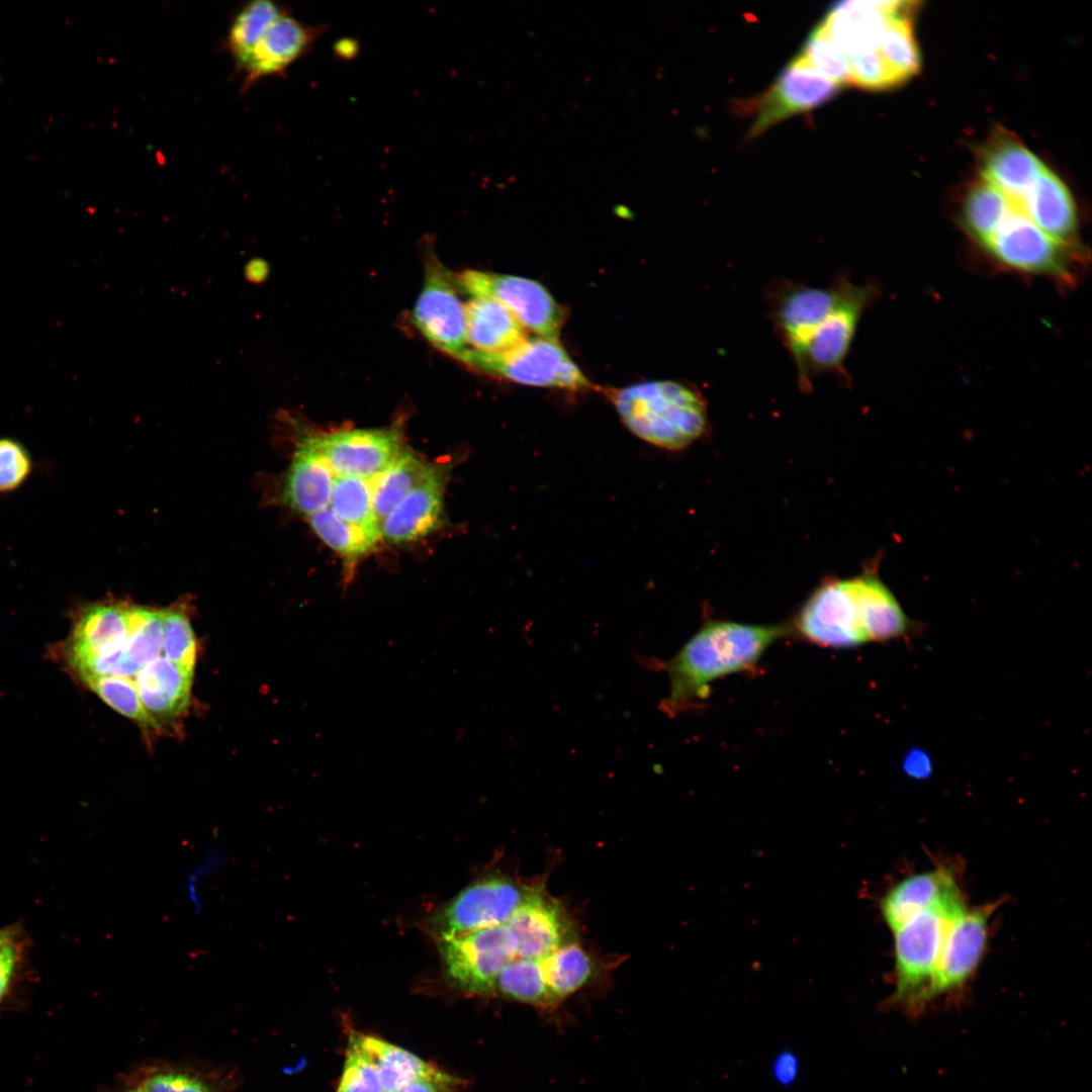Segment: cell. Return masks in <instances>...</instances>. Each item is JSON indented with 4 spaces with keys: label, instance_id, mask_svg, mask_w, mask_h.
I'll list each match as a JSON object with an SVG mask.
<instances>
[{
    "label": "cell",
    "instance_id": "obj_1",
    "mask_svg": "<svg viewBox=\"0 0 1092 1092\" xmlns=\"http://www.w3.org/2000/svg\"><path fill=\"white\" fill-rule=\"evenodd\" d=\"M789 631L787 625L706 622L664 663L669 694L663 702V710L670 713L685 711L705 699L715 680L751 670L768 647Z\"/></svg>",
    "mask_w": 1092,
    "mask_h": 1092
},
{
    "label": "cell",
    "instance_id": "obj_2",
    "mask_svg": "<svg viewBox=\"0 0 1092 1092\" xmlns=\"http://www.w3.org/2000/svg\"><path fill=\"white\" fill-rule=\"evenodd\" d=\"M624 425L654 446L679 450L700 438L708 427L707 401L694 384L654 380L610 392Z\"/></svg>",
    "mask_w": 1092,
    "mask_h": 1092
},
{
    "label": "cell",
    "instance_id": "obj_3",
    "mask_svg": "<svg viewBox=\"0 0 1092 1092\" xmlns=\"http://www.w3.org/2000/svg\"><path fill=\"white\" fill-rule=\"evenodd\" d=\"M833 280L837 286L836 301L794 364L797 382L804 391L813 388V380L820 374L834 375L846 383L850 381L845 360L860 318L880 291L877 283H855L842 271L836 273Z\"/></svg>",
    "mask_w": 1092,
    "mask_h": 1092
},
{
    "label": "cell",
    "instance_id": "obj_4",
    "mask_svg": "<svg viewBox=\"0 0 1092 1092\" xmlns=\"http://www.w3.org/2000/svg\"><path fill=\"white\" fill-rule=\"evenodd\" d=\"M978 248L998 267L1066 286L1076 283L1086 260L1084 249L1050 237L1014 205Z\"/></svg>",
    "mask_w": 1092,
    "mask_h": 1092
},
{
    "label": "cell",
    "instance_id": "obj_5",
    "mask_svg": "<svg viewBox=\"0 0 1092 1092\" xmlns=\"http://www.w3.org/2000/svg\"><path fill=\"white\" fill-rule=\"evenodd\" d=\"M964 910V899L959 895L923 911L894 932L896 988L890 1003L914 1011L922 1008L948 928Z\"/></svg>",
    "mask_w": 1092,
    "mask_h": 1092
},
{
    "label": "cell",
    "instance_id": "obj_6",
    "mask_svg": "<svg viewBox=\"0 0 1092 1092\" xmlns=\"http://www.w3.org/2000/svg\"><path fill=\"white\" fill-rule=\"evenodd\" d=\"M793 629L801 638L825 648H851L870 642L860 576L820 585L800 609Z\"/></svg>",
    "mask_w": 1092,
    "mask_h": 1092
},
{
    "label": "cell",
    "instance_id": "obj_7",
    "mask_svg": "<svg viewBox=\"0 0 1092 1092\" xmlns=\"http://www.w3.org/2000/svg\"><path fill=\"white\" fill-rule=\"evenodd\" d=\"M487 375L517 383L583 390L590 383L557 340L527 339L504 354H485L466 349L457 359Z\"/></svg>",
    "mask_w": 1092,
    "mask_h": 1092
},
{
    "label": "cell",
    "instance_id": "obj_8",
    "mask_svg": "<svg viewBox=\"0 0 1092 1092\" xmlns=\"http://www.w3.org/2000/svg\"><path fill=\"white\" fill-rule=\"evenodd\" d=\"M446 977L462 991L491 994L499 973L518 960L517 939L508 922L438 938Z\"/></svg>",
    "mask_w": 1092,
    "mask_h": 1092
},
{
    "label": "cell",
    "instance_id": "obj_9",
    "mask_svg": "<svg viewBox=\"0 0 1092 1092\" xmlns=\"http://www.w3.org/2000/svg\"><path fill=\"white\" fill-rule=\"evenodd\" d=\"M457 285L470 296L488 297L504 305L525 328L541 338L557 340L564 312L539 282L521 276L465 270Z\"/></svg>",
    "mask_w": 1092,
    "mask_h": 1092
},
{
    "label": "cell",
    "instance_id": "obj_10",
    "mask_svg": "<svg viewBox=\"0 0 1092 1092\" xmlns=\"http://www.w3.org/2000/svg\"><path fill=\"white\" fill-rule=\"evenodd\" d=\"M530 889L502 876L483 878L440 908L430 920L431 930L443 938L506 923Z\"/></svg>",
    "mask_w": 1092,
    "mask_h": 1092
},
{
    "label": "cell",
    "instance_id": "obj_11",
    "mask_svg": "<svg viewBox=\"0 0 1092 1092\" xmlns=\"http://www.w3.org/2000/svg\"><path fill=\"white\" fill-rule=\"evenodd\" d=\"M836 298L834 280L827 287H816L784 277L775 278L767 284L764 299L768 316L793 364Z\"/></svg>",
    "mask_w": 1092,
    "mask_h": 1092
},
{
    "label": "cell",
    "instance_id": "obj_12",
    "mask_svg": "<svg viewBox=\"0 0 1092 1092\" xmlns=\"http://www.w3.org/2000/svg\"><path fill=\"white\" fill-rule=\"evenodd\" d=\"M456 280L434 255L426 259L425 277L413 310L421 334L438 350L458 359L467 349L464 303Z\"/></svg>",
    "mask_w": 1092,
    "mask_h": 1092
},
{
    "label": "cell",
    "instance_id": "obj_13",
    "mask_svg": "<svg viewBox=\"0 0 1092 1092\" xmlns=\"http://www.w3.org/2000/svg\"><path fill=\"white\" fill-rule=\"evenodd\" d=\"M306 433L335 476L371 480L386 469L401 451V434L397 427Z\"/></svg>",
    "mask_w": 1092,
    "mask_h": 1092
},
{
    "label": "cell",
    "instance_id": "obj_14",
    "mask_svg": "<svg viewBox=\"0 0 1092 1092\" xmlns=\"http://www.w3.org/2000/svg\"><path fill=\"white\" fill-rule=\"evenodd\" d=\"M839 86L816 71L803 58H795L760 97L745 105L755 114L748 138H756L779 121L811 110L830 100Z\"/></svg>",
    "mask_w": 1092,
    "mask_h": 1092
},
{
    "label": "cell",
    "instance_id": "obj_15",
    "mask_svg": "<svg viewBox=\"0 0 1092 1092\" xmlns=\"http://www.w3.org/2000/svg\"><path fill=\"white\" fill-rule=\"evenodd\" d=\"M996 905L964 910L946 933L933 979L922 1003L963 987L976 971L984 953L988 924Z\"/></svg>",
    "mask_w": 1092,
    "mask_h": 1092
},
{
    "label": "cell",
    "instance_id": "obj_16",
    "mask_svg": "<svg viewBox=\"0 0 1092 1092\" xmlns=\"http://www.w3.org/2000/svg\"><path fill=\"white\" fill-rule=\"evenodd\" d=\"M507 922L517 939L518 960L545 958L570 940L566 914L541 888H531Z\"/></svg>",
    "mask_w": 1092,
    "mask_h": 1092
},
{
    "label": "cell",
    "instance_id": "obj_17",
    "mask_svg": "<svg viewBox=\"0 0 1092 1092\" xmlns=\"http://www.w3.org/2000/svg\"><path fill=\"white\" fill-rule=\"evenodd\" d=\"M1013 205L1050 237L1084 249L1078 238V214L1072 193L1046 166Z\"/></svg>",
    "mask_w": 1092,
    "mask_h": 1092
},
{
    "label": "cell",
    "instance_id": "obj_18",
    "mask_svg": "<svg viewBox=\"0 0 1092 1092\" xmlns=\"http://www.w3.org/2000/svg\"><path fill=\"white\" fill-rule=\"evenodd\" d=\"M334 479L326 459L304 432L297 439L278 502L306 518L329 506Z\"/></svg>",
    "mask_w": 1092,
    "mask_h": 1092
},
{
    "label": "cell",
    "instance_id": "obj_19",
    "mask_svg": "<svg viewBox=\"0 0 1092 1092\" xmlns=\"http://www.w3.org/2000/svg\"><path fill=\"white\" fill-rule=\"evenodd\" d=\"M445 476L435 467L413 488L379 525L380 536L393 544L419 540L441 524Z\"/></svg>",
    "mask_w": 1092,
    "mask_h": 1092
},
{
    "label": "cell",
    "instance_id": "obj_20",
    "mask_svg": "<svg viewBox=\"0 0 1092 1092\" xmlns=\"http://www.w3.org/2000/svg\"><path fill=\"white\" fill-rule=\"evenodd\" d=\"M1044 166L1017 138L1000 130L991 139L982 154L981 174L983 179L1015 204Z\"/></svg>",
    "mask_w": 1092,
    "mask_h": 1092
},
{
    "label": "cell",
    "instance_id": "obj_21",
    "mask_svg": "<svg viewBox=\"0 0 1092 1092\" xmlns=\"http://www.w3.org/2000/svg\"><path fill=\"white\" fill-rule=\"evenodd\" d=\"M314 39V29L286 13L275 19L255 46L242 71L243 90L264 77L285 71Z\"/></svg>",
    "mask_w": 1092,
    "mask_h": 1092
},
{
    "label": "cell",
    "instance_id": "obj_22",
    "mask_svg": "<svg viewBox=\"0 0 1092 1092\" xmlns=\"http://www.w3.org/2000/svg\"><path fill=\"white\" fill-rule=\"evenodd\" d=\"M962 895L953 873L946 868L911 875L882 899V916L895 932L910 919L946 900Z\"/></svg>",
    "mask_w": 1092,
    "mask_h": 1092
},
{
    "label": "cell",
    "instance_id": "obj_23",
    "mask_svg": "<svg viewBox=\"0 0 1092 1092\" xmlns=\"http://www.w3.org/2000/svg\"><path fill=\"white\" fill-rule=\"evenodd\" d=\"M128 605L96 603L78 615L68 648V659L105 656L125 647Z\"/></svg>",
    "mask_w": 1092,
    "mask_h": 1092
},
{
    "label": "cell",
    "instance_id": "obj_24",
    "mask_svg": "<svg viewBox=\"0 0 1092 1092\" xmlns=\"http://www.w3.org/2000/svg\"><path fill=\"white\" fill-rule=\"evenodd\" d=\"M464 311L466 341L475 351L504 354L528 339L525 328L494 299L471 296Z\"/></svg>",
    "mask_w": 1092,
    "mask_h": 1092
},
{
    "label": "cell",
    "instance_id": "obj_25",
    "mask_svg": "<svg viewBox=\"0 0 1092 1092\" xmlns=\"http://www.w3.org/2000/svg\"><path fill=\"white\" fill-rule=\"evenodd\" d=\"M193 674L164 656H159L135 674V687L143 706L152 718L170 720L186 709Z\"/></svg>",
    "mask_w": 1092,
    "mask_h": 1092
},
{
    "label": "cell",
    "instance_id": "obj_26",
    "mask_svg": "<svg viewBox=\"0 0 1092 1092\" xmlns=\"http://www.w3.org/2000/svg\"><path fill=\"white\" fill-rule=\"evenodd\" d=\"M884 22L885 12L880 2L844 1L835 4L820 25L849 58L877 48Z\"/></svg>",
    "mask_w": 1092,
    "mask_h": 1092
},
{
    "label": "cell",
    "instance_id": "obj_27",
    "mask_svg": "<svg viewBox=\"0 0 1092 1092\" xmlns=\"http://www.w3.org/2000/svg\"><path fill=\"white\" fill-rule=\"evenodd\" d=\"M350 1036L374 1065L384 1092L395 1091L437 1069L410 1051L380 1037L358 1032Z\"/></svg>",
    "mask_w": 1092,
    "mask_h": 1092
},
{
    "label": "cell",
    "instance_id": "obj_28",
    "mask_svg": "<svg viewBox=\"0 0 1092 1092\" xmlns=\"http://www.w3.org/2000/svg\"><path fill=\"white\" fill-rule=\"evenodd\" d=\"M434 469L417 455L400 451L386 469L371 480L373 509L378 524Z\"/></svg>",
    "mask_w": 1092,
    "mask_h": 1092
},
{
    "label": "cell",
    "instance_id": "obj_29",
    "mask_svg": "<svg viewBox=\"0 0 1092 1092\" xmlns=\"http://www.w3.org/2000/svg\"><path fill=\"white\" fill-rule=\"evenodd\" d=\"M541 964L554 1007L581 989L594 973V963L589 954L571 939L543 958Z\"/></svg>",
    "mask_w": 1092,
    "mask_h": 1092
},
{
    "label": "cell",
    "instance_id": "obj_30",
    "mask_svg": "<svg viewBox=\"0 0 1092 1092\" xmlns=\"http://www.w3.org/2000/svg\"><path fill=\"white\" fill-rule=\"evenodd\" d=\"M285 11L271 0H251L242 5L228 27L224 48L242 72L268 26Z\"/></svg>",
    "mask_w": 1092,
    "mask_h": 1092
},
{
    "label": "cell",
    "instance_id": "obj_31",
    "mask_svg": "<svg viewBox=\"0 0 1092 1092\" xmlns=\"http://www.w3.org/2000/svg\"><path fill=\"white\" fill-rule=\"evenodd\" d=\"M1013 204L995 186L982 177L966 192L960 213L961 225L979 247L987 240Z\"/></svg>",
    "mask_w": 1092,
    "mask_h": 1092
},
{
    "label": "cell",
    "instance_id": "obj_32",
    "mask_svg": "<svg viewBox=\"0 0 1092 1092\" xmlns=\"http://www.w3.org/2000/svg\"><path fill=\"white\" fill-rule=\"evenodd\" d=\"M897 8L885 15V22L877 49L882 58L901 82L919 72L920 54L916 44L908 11Z\"/></svg>",
    "mask_w": 1092,
    "mask_h": 1092
},
{
    "label": "cell",
    "instance_id": "obj_33",
    "mask_svg": "<svg viewBox=\"0 0 1092 1092\" xmlns=\"http://www.w3.org/2000/svg\"><path fill=\"white\" fill-rule=\"evenodd\" d=\"M541 959H520L497 976L491 994L542 1009L555 1008L546 987Z\"/></svg>",
    "mask_w": 1092,
    "mask_h": 1092
},
{
    "label": "cell",
    "instance_id": "obj_34",
    "mask_svg": "<svg viewBox=\"0 0 1092 1092\" xmlns=\"http://www.w3.org/2000/svg\"><path fill=\"white\" fill-rule=\"evenodd\" d=\"M306 519L315 535L348 560H355L367 554L380 539L379 535L345 522L329 506L309 515Z\"/></svg>",
    "mask_w": 1092,
    "mask_h": 1092
},
{
    "label": "cell",
    "instance_id": "obj_35",
    "mask_svg": "<svg viewBox=\"0 0 1092 1092\" xmlns=\"http://www.w3.org/2000/svg\"><path fill=\"white\" fill-rule=\"evenodd\" d=\"M31 940L20 922L0 927V1007L8 1003L29 974Z\"/></svg>",
    "mask_w": 1092,
    "mask_h": 1092
},
{
    "label": "cell",
    "instance_id": "obj_36",
    "mask_svg": "<svg viewBox=\"0 0 1092 1092\" xmlns=\"http://www.w3.org/2000/svg\"><path fill=\"white\" fill-rule=\"evenodd\" d=\"M371 480L335 476L329 507L345 522L380 536L373 509Z\"/></svg>",
    "mask_w": 1092,
    "mask_h": 1092
},
{
    "label": "cell",
    "instance_id": "obj_37",
    "mask_svg": "<svg viewBox=\"0 0 1092 1092\" xmlns=\"http://www.w3.org/2000/svg\"><path fill=\"white\" fill-rule=\"evenodd\" d=\"M128 636L124 650L141 668L160 656L163 639V609L128 605Z\"/></svg>",
    "mask_w": 1092,
    "mask_h": 1092
},
{
    "label": "cell",
    "instance_id": "obj_38",
    "mask_svg": "<svg viewBox=\"0 0 1092 1092\" xmlns=\"http://www.w3.org/2000/svg\"><path fill=\"white\" fill-rule=\"evenodd\" d=\"M80 677L116 712L148 728L159 727L143 706L135 684L129 677L93 674Z\"/></svg>",
    "mask_w": 1092,
    "mask_h": 1092
},
{
    "label": "cell",
    "instance_id": "obj_39",
    "mask_svg": "<svg viewBox=\"0 0 1092 1092\" xmlns=\"http://www.w3.org/2000/svg\"><path fill=\"white\" fill-rule=\"evenodd\" d=\"M163 656L185 671H194L196 642L188 616L180 607L163 609Z\"/></svg>",
    "mask_w": 1092,
    "mask_h": 1092
},
{
    "label": "cell",
    "instance_id": "obj_40",
    "mask_svg": "<svg viewBox=\"0 0 1092 1092\" xmlns=\"http://www.w3.org/2000/svg\"><path fill=\"white\" fill-rule=\"evenodd\" d=\"M801 55L810 66L838 86L850 84L849 59L829 38L821 25L811 33Z\"/></svg>",
    "mask_w": 1092,
    "mask_h": 1092
},
{
    "label": "cell",
    "instance_id": "obj_41",
    "mask_svg": "<svg viewBox=\"0 0 1092 1092\" xmlns=\"http://www.w3.org/2000/svg\"><path fill=\"white\" fill-rule=\"evenodd\" d=\"M850 84L870 90H883L902 83L886 64L877 48L860 51L849 58Z\"/></svg>",
    "mask_w": 1092,
    "mask_h": 1092
},
{
    "label": "cell",
    "instance_id": "obj_42",
    "mask_svg": "<svg viewBox=\"0 0 1092 1092\" xmlns=\"http://www.w3.org/2000/svg\"><path fill=\"white\" fill-rule=\"evenodd\" d=\"M337 1092H384L374 1065L351 1036Z\"/></svg>",
    "mask_w": 1092,
    "mask_h": 1092
},
{
    "label": "cell",
    "instance_id": "obj_43",
    "mask_svg": "<svg viewBox=\"0 0 1092 1092\" xmlns=\"http://www.w3.org/2000/svg\"><path fill=\"white\" fill-rule=\"evenodd\" d=\"M30 471L31 459L25 448L12 439H0V492L17 488Z\"/></svg>",
    "mask_w": 1092,
    "mask_h": 1092
},
{
    "label": "cell",
    "instance_id": "obj_44",
    "mask_svg": "<svg viewBox=\"0 0 1092 1092\" xmlns=\"http://www.w3.org/2000/svg\"><path fill=\"white\" fill-rule=\"evenodd\" d=\"M224 860V850L219 846H211L205 851L203 857L196 867L189 873L187 878V896L195 913H198L201 910V901L197 893V882L214 875L223 866Z\"/></svg>",
    "mask_w": 1092,
    "mask_h": 1092
},
{
    "label": "cell",
    "instance_id": "obj_45",
    "mask_svg": "<svg viewBox=\"0 0 1092 1092\" xmlns=\"http://www.w3.org/2000/svg\"><path fill=\"white\" fill-rule=\"evenodd\" d=\"M144 1089L147 1092H209L198 1079L180 1073L155 1075L147 1080Z\"/></svg>",
    "mask_w": 1092,
    "mask_h": 1092
},
{
    "label": "cell",
    "instance_id": "obj_46",
    "mask_svg": "<svg viewBox=\"0 0 1092 1092\" xmlns=\"http://www.w3.org/2000/svg\"><path fill=\"white\" fill-rule=\"evenodd\" d=\"M462 1080L440 1069L419 1078L392 1092H457Z\"/></svg>",
    "mask_w": 1092,
    "mask_h": 1092
},
{
    "label": "cell",
    "instance_id": "obj_47",
    "mask_svg": "<svg viewBox=\"0 0 1092 1092\" xmlns=\"http://www.w3.org/2000/svg\"><path fill=\"white\" fill-rule=\"evenodd\" d=\"M800 1060L796 1053L784 1050L776 1055L771 1062L770 1072L775 1082L783 1087H790L797 1081L800 1074Z\"/></svg>",
    "mask_w": 1092,
    "mask_h": 1092
},
{
    "label": "cell",
    "instance_id": "obj_48",
    "mask_svg": "<svg viewBox=\"0 0 1092 1092\" xmlns=\"http://www.w3.org/2000/svg\"><path fill=\"white\" fill-rule=\"evenodd\" d=\"M906 770L914 777H924L929 774L930 761L921 751L911 752L905 761Z\"/></svg>",
    "mask_w": 1092,
    "mask_h": 1092
},
{
    "label": "cell",
    "instance_id": "obj_49",
    "mask_svg": "<svg viewBox=\"0 0 1092 1092\" xmlns=\"http://www.w3.org/2000/svg\"><path fill=\"white\" fill-rule=\"evenodd\" d=\"M269 273V267L263 259H252L245 267V276L251 283H262L266 280Z\"/></svg>",
    "mask_w": 1092,
    "mask_h": 1092
},
{
    "label": "cell",
    "instance_id": "obj_50",
    "mask_svg": "<svg viewBox=\"0 0 1092 1092\" xmlns=\"http://www.w3.org/2000/svg\"><path fill=\"white\" fill-rule=\"evenodd\" d=\"M130 1092H147V1091L144 1088H141V1089H136V1090H133V1091H130Z\"/></svg>",
    "mask_w": 1092,
    "mask_h": 1092
}]
</instances>
